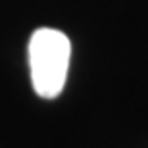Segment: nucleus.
I'll list each match as a JSON object with an SVG mask.
<instances>
[{
  "label": "nucleus",
  "instance_id": "nucleus-1",
  "mask_svg": "<svg viewBox=\"0 0 148 148\" xmlns=\"http://www.w3.org/2000/svg\"><path fill=\"white\" fill-rule=\"evenodd\" d=\"M71 56V42L58 29L40 27L29 38V67L35 92L52 100L64 90Z\"/></svg>",
  "mask_w": 148,
  "mask_h": 148
}]
</instances>
